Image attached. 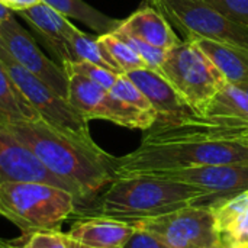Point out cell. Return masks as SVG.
<instances>
[{"label": "cell", "instance_id": "cell-1", "mask_svg": "<svg viewBox=\"0 0 248 248\" xmlns=\"http://www.w3.org/2000/svg\"><path fill=\"white\" fill-rule=\"evenodd\" d=\"M248 125L234 119L192 115L155 121L132 153L115 157L116 177L153 174L209 164L247 163Z\"/></svg>", "mask_w": 248, "mask_h": 248}, {"label": "cell", "instance_id": "cell-2", "mask_svg": "<svg viewBox=\"0 0 248 248\" xmlns=\"http://www.w3.org/2000/svg\"><path fill=\"white\" fill-rule=\"evenodd\" d=\"M6 128L68 187L81 205V217L116 179L115 157L102 150L93 138L64 132L41 118L9 124Z\"/></svg>", "mask_w": 248, "mask_h": 248}, {"label": "cell", "instance_id": "cell-3", "mask_svg": "<svg viewBox=\"0 0 248 248\" xmlns=\"http://www.w3.org/2000/svg\"><path fill=\"white\" fill-rule=\"evenodd\" d=\"M208 195L193 186L154 174L116 177L83 215L109 217L126 222L166 215L179 208L199 203Z\"/></svg>", "mask_w": 248, "mask_h": 248}, {"label": "cell", "instance_id": "cell-4", "mask_svg": "<svg viewBox=\"0 0 248 248\" xmlns=\"http://www.w3.org/2000/svg\"><path fill=\"white\" fill-rule=\"evenodd\" d=\"M81 205L73 193L55 185L35 180L0 183V218L22 232V238L38 231H61Z\"/></svg>", "mask_w": 248, "mask_h": 248}, {"label": "cell", "instance_id": "cell-5", "mask_svg": "<svg viewBox=\"0 0 248 248\" xmlns=\"http://www.w3.org/2000/svg\"><path fill=\"white\" fill-rule=\"evenodd\" d=\"M158 73L199 116L205 115L212 99L227 84L225 77L195 41L185 39L169 49Z\"/></svg>", "mask_w": 248, "mask_h": 248}, {"label": "cell", "instance_id": "cell-6", "mask_svg": "<svg viewBox=\"0 0 248 248\" xmlns=\"http://www.w3.org/2000/svg\"><path fill=\"white\" fill-rule=\"evenodd\" d=\"M0 62L3 64L13 84L23 94V97L33 106L41 119L64 132L77 135L80 138L92 140L89 121L80 112H77L68 103L67 99L58 96L39 77H36L29 70L22 67L6 49L1 39Z\"/></svg>", "mask_w": 248, "mask_h": 248}, {"label": "cell", "instance_id": "cell-7", "mask_svg": "<svg viewBox=\"0 0 248 248\" xmlns=\"http://www.w3.org/2000/svg\"><path fill=\"white\" fill-rule=\"evenodd\" d=\"M153 7L179 28L186 41L211 39L248 48V26L230 20L203 0H160Z\"/></svg>", "mask_w": 248, "mask_h": 248}, {"label": "cell", "instance_id": "cell-8", "mask_svg": "<svg viewBox=\"0 0 248 248\" xmlns=\"http://www.w3.org/2000/svg\"><path fill=\"white\" fill-rule=\"evenodd\" d=\"M169 248H211L217 243L212 206L202 202L132 222Z\"/></svg>", "mask_w": 248, "mask_h": 248}, {"label": "cell", "instance_id": "cell-9", "mask_svg": "<svg viewBox=\"0 0 248 248\" xmlns=\"http://www.w3.org/2000/svg\"><path fill=\"white\" fill-rule=\"evenodd\" d=\"M0 39L22 67L39 77L58 96L67 99L68 77L64 67L41 51L33 36L17 22L15 13L0 25Z\"/></svg>", "mask_w": 248, "mask_h": 248}, {"label": "cell", "instance_id": "cell-10", "mask_svg": "<svg viewBox=\"0 0 248 248\" xmlns=\"http://www.w3.org/2000/svg\"><path fill=\"white\" fill-rule=\"evenodd\" d=\"M153 174L201 189L208 195V198L214 195L228 198L248 190V161L198 166Z\"/></svg>", "mask_w": 248, "mask_h": 248}, {"label": "cell", "instance_id": "cell-11", "mask_svg": "<svg viewBox=\"0 0 248 248\" xmlns=\"http://www.w3.org/2000/svg\"><path fill=\"white\" fill-rule=\"evenodd\" d=\"M15 180L44 182L68 190L61 180L54 177L29 150L13 137L6 125L0 124V183Z\"/></svg>", "mask_w": 248, "mask_h": 248}, {"label": "cell", "instance_id": "cell-12", "mask_svg": "<svg viewBox=\"0 0 248 248\" xmlns=\"http://www.w3.org/2000/svg\"><path fill=\"white\" fill-rule=\"evenodd\" d=\"M16 15L29 23L33 32L39 36V39L45 44V46L61 65L73 61L70 33L74 25L68 20V17L42 1L29 9L16 12Z\"/></svg>", "mask_w": 248, "mask_h": 248}, {"label": "cell", "instance_id": "cell-13", "mask_svg": "<svg viewBox=\"0 0 248 248\" xmlns=\"http://www.w3.org/2000/svg\"><path fill=\"white\" fill-rule=\"evenodd\" d=\"M126 76L151 103V108L157 116L155 121L170 122L196 115L185 99L176 92V89L158 71L145 67L131 71Z\"/></svg>", "mask_w": 248, "mask_h": 248}, {"label": "cell", "instance_id": "cell-14", "mask_svg": "<svg viewBox=\"0 0 248 248\" xmlns=\"http://www.w3.org/2000/svg\"><path fill=\"white\" fill-rule=\"evenodd\" d=\"M217 243L225 248H248V190L211 203Z\"/></svg>", "mask_w": 248, "mask_h": 248}, {"label": "cell", "instance_id": "cell-15", "mask_svg": "<svg viewBox=\"0 0 248 248\" xmlns=\"http://www.w3.org/2000/svg\"><path fill=\"white\" fill-rule=\"evenodd\" d=\"M137 231L132 222L92 215L81 217L65 234L68 238L92 248H122Z\"/></svg>", "mask_w": 248, "mask_h": 248}, {"label": "cell", "instance_id": "cell-16", "mask_svg": "<svg viewBox=\"0 0 248 248\" xmlns=\"http://www.w3.org/2000/svg\"><path fill=\"white\" fill-rule=\"evenodd\" d=\"M118 29L164 51H169L182 42V39L173 31L170 22L154 7L137 10L128 19L122 20Z\"/></svg>", "mask_w": 248, "mask_h": 248}, {"label": "cell", "instance_id": "cell-17", "mask_svg": "<svg viewBox=\"0 0 248 248\" xmlns=\"http://www.w3.org/2000/svg\"><path fill=\"white\" fill-rule=\"evenodd\" d=\"M212 64L221 71L227 83L244 86L248 83V48L211 39L195 41Z\"/></svg>", "mask_w": 248, "mask_h": 248}, {"label": "cell", "instance_id": "cell-18", "mask_svg": "<svg viewBox=\"0 0 248 248\" xmlns=\"http://www.w3.org/2000/svg\"><path fill=\"white\" fill-rule=\"evenodd\" d=\"M54 10L60 12L65 17L80 20L81 23L92 28L97 35H105L116 31L122 20L110 17L97 9L87 4L84 0H42Z\"/></svg>", "mask_w": 248, "mask_h": 248}, {"label": "cell", "instance_id": "cell-19", "mask_svg": "<svg viewBox=\"0 0 248 248\" xmlns=\"http://www.w3.org/2000/svg\"><path fill=\"white\" fill-rule=\"evenodd\" d=\"M39 118L38 112L17 90L0 62V124L9 125Z\"/></svg>", "mask_w": 248, "mask_h": 248}, {"label": "cell", "instance_id": "cell-20", "mask_svg": "<svg viewBox=\"0 0 248 248\" xmlns=\"http://www.w3.org/2000/svg\"><path fill=\"white\" fill-rule=\"evenodd\" d=\"M203 116L234 119L248 125V92L227 83L212 99Z\"/></svg>", "mask_w": 248, "mask_h": 248}, {"label": "cell", "instance_id": "cell-21", "mask_svg": "<svg viewBox=\"0 0 248 248\" xmlns=\"http://www.w3.org/2000/svg\"><path fill=\"white\" fill-rule=\"evenodd\" d=\"M70 48H71V55H73L71 62L87 61V62L105 67L118 74H122L116 62L110 58V55L105 51V48L97 42V38L89 36L87 33L77 29L76 26L73 28L70 33Z\"/></svg>", "mask_w": 248, "mask_h": 248}, {"label": "cell", "instance_id": "cell-22", "mask_svg": "<svg viewBox=\"0 0 248 248\" xmlns=\"http://www.w3.org/2000/svg\"><path fill=\"white\" fill-rule=\"evenodd\" d=\"M97 42L105 48V51L110 55V58L116 62L122 74H128L131 71L145 68L144 60L119 36H116L113 32L99 35Z\"/></svg>", "mask_w": 248, "mask_h": 248}, {"label": "cell", "instance_id": "cell-23", "mask_svg": "<svg viewBox=\"0 0 248 248\" xmlns=\"http://www.w3.org/2000/svg\"><path fill=\"white\" fill-rule=\"evenodd\" d=\"M113 33L116 36H119L122 41H125L145 62L147 68H151V70H155L158 71L160 65L163 64V61L166 60V55H167V51L164 49H160L157 46H153L150 44H147L145 41L134 36V35H129L126 32H122L119 29L113 31Z\"/></svg>", "mask_w": 248, "mask_h": 248}, {"label": "cell", "instance_id": "cell-24", "mask_svg": "<svg viewBox=\"0 0 248 248\" xmlns=\"http://www.w3.org/2000/svg\"><path fill=\"white\" fill-rule=\"evenodd\" d=\"M62 67L65 70L74 71L77 74H81V76L90 78L92 81L97 83L99 86H102L106 90H110L113 87V84L116 83L118 77L121 76V74H118L115 71H110V70H108L105 67H100V65L87 62V61L65 62V64H62Z\"/></svg>", "mask_w": 248, "mask_h": 248}, {"label": "cell", "instance_id": "cell-25", "mask_svg": "<svg viewBox=\"0 0 248 248\" xmlns=\"http://www.w3.org/2000/svg\"><path fill=\"white\" fill-rule=\"evenodd\" d=\"M115 97L141 109L145 112H154L151 108V103L148 102V99L144 96V93L131 81V78L126 74H121L116 80V83L113 84V87L109 90ZM155 113V112H154Z\"/></svg>", "mask_w": 248, "mask_h": 248}, {"label": "cell", "instance_id": "cell-26", "mask_svg": "<svg viewBox=\"0 0 248 248\" xmlns=\"http://www.w3.org/2000/svg\"><path fill=\"white\" fill-rule=\"evenodd\" d=\"M219 10L230 20L248 26V0H203Z\"/></svg>", "mask_w": 248, "mask_h": 248}, {"label": "cell", "instance_id": "cell-27", "mask_svg": "<svg viewBox=\"0 0 248 248\" xmlns=\"http://www.w3.org/2000/svg\"><path fill=\"white\" fill-rule=\"evenodd\" d=\"M22 248H68L61 231H38L23 238Z\"/></svg>", "mask_w": 248, "mask_h": 248}, {"label": "cell", "instance_id": "cell-28", "mask_svg": "<svg viewBox=\"0 0 248 248\" xmlns=\"http://www.w3.org/2000/svg\"><path fill=\"white\" fill-rule=\"evenodd\" d=\"M122 248H169L163 244L160 240H157L150 232L137 228V231L131 235V238L126 241V244Z\"/></svg>", "mask_w": 248, "mask_h": 248}, {"label": "cell", "instance_id": "cell-29", "mask_svg": "<svg viewBox=\"0 0 248 248\" xmlns=\"http://www.w3.org/2000/svg\"><path fill=\"white\" fill-rule=\"evenodd\" d=\"M6 7H9L12 12H20L25 9H29L38 3H41L42 0H0Z\"/></svg>", "mask_w": 248, "mask_h": 248}, {"label": "cell", "instance_id": "cell-30", "mask_svg": "<svg viewBox=\"0 0 248 248\" xmlns=\"http://www.w3.org/2000/svg\"><path fill=\"white\" fill-rule=\"evenodd\" d=\"M13 13H15V12H12L9 7H6V6L0 1V25H1L7 17H10Z\"/></svg>", "mask_w": 248, "mask_h": 248}, {"label": "cell", "instance_id": "cell-31", "mask_svg": "<svg viewBox=\"0 0 248 248\" xmlns=\"http://www.w3.org/2000/svg\"><path fill=\"white\" fill-rule=\"evenodd\" d=\"M65 240H67V246H68V248H92L87 247V246H83V244H80V243H77V241L68 238L67 235H65Z\"/></svg>", "mask_w": 248, "mask_h": 248}, {"label": "cell", "instance_id": "cell-32", "mask_svg": "<svg viewBox=\"0 0 248 248\" xmlns=\"http://www.w3.org/2000/svg\"><path fill=\"white\" fill-rule=\"evenodd\" d=\"M0 248H20V246H16V244H10L7 241H3L0 238Z\"/></svg>", "mask_w": 248, "mask_h": 248}, {"label": "cell", "instance_id": "cell-33", "mask_svg": "<svg viewBox=\"0 0 248 248\" xmlns=\"http://www.w3.org/2000/svg\"><path fill=\"white\" fill-rule=\"evenodd\" d=\"M211 248H225V247H224L222 244H219V243H215V244H214Z\"/></svg>", "mask_w": 248, "mask_h": 248}, {"label": "cell", "instance_id": "cell-34", "mask_svg": "<svg viewBox=\"0 0 248 248\" xmlns=\"http://www.w3.org/2000/svg\"><path fill=\"white\" fill-rule=\"evenodd\" d=\"M157 1H160V0H148L150 4H154V3H157Z\"/></svg>", "mask_w": 248, "mask_h": 248}, {"label": "cell", "instance_id": "cell-35", "mask_svg": "<svg viewBox=\"0 0 248 248\" xmlns=\"http://www.w3.org/2000/svg\"><path fill=\"white\" fill-rule=\"evenodd\" d=\"M241 87H243V89H244L246 92H248V83H247V84H244V86H241Z\"/></svg>", "mask_w": 248, "mask_h": 248}, {"label": "cell", "instance_id": "cell-36", "mask_svg": "<svg viewBox=\"0 0 248 248\" xmlns=\"http://www.w3.org/2000/svg\"><path fill=\"white\" fill-rule=\"evenodd\" d=\"M20 248H22V247H20Z\"/></svg>", "mask_w": 248, "mask_h": 248}]
</instances>
